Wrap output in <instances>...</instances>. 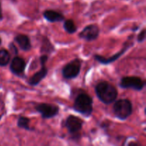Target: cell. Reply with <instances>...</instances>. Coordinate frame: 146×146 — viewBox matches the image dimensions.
I'll return each mask as SVG.
<instances>
[{
    "instance_id": "1",
    "label": "cell",
    "mask_w": 146,
    "mask_h": 146,
    "mask_svg": "<svg viewBox=\"0 0 146 146\" xmlns=\"http://www.w3.org/2000/svg\"><path fill=\"white\" fill-rule=\"evenodd\" d=\"M95 91L100 101L105 104H112L118 96V91L115 87L107 81L98 83L96 86Z\"/></svg>"
},
{
    "instance_id": "2",
    "label": "cell",
    "mask_w": 146,
    "mask_h": 146,
    "mask_svg": "<svg viewBox=\"0 0 146 146\" xmlns=\"http://www.w3.org/2000/svg\"><path fill=\"white\" fill-rule=\"evenodd\" d=\"M74 109L76 112L84 115H90L93 111V99L89 95L82 93L76 98Z\"/></svg>"
},
{
    "instance_id": "3",
    "label": "cell",
    "mask_w": 146,
    "mask_h": 146,
    "mask_svg": "<svg viewBox=\"0 0 146 146\" xmlns=\"http://www.w3.org/2000/svg\"><path fill=\"white\" fill-rule=\"evenodd\" d=\"M113 109L117 118L121 120H125L132 113L133 106L129 100L120 99L115 101Z\"/></svg>"
},
{
    "instance_id": "4",
    "label": "cell",
    "mask_w": 146,
    "mask_h": 146,
    "mask_svg": "<svg viewBox=\"0 0 146 146\" xmlns=\"http://www.w3.org/2000/svg\"><path fill=\"white\" fill-rule=\"evenodd\" d=\"M81 67V61L78 58L74 59L64 66L62 75L66 79H73L79 75Z\"/></svg>"
},
{
    "instance_id": "5",
    "label": "cell",
    "mask_w": 146,
    "mask_h": 146,
    "mask_svg": "<svg viewBox=\"0 0 146 146\" xmlns=\"http://www.w3.org/2000/svg\"><path fill=\"white\" fill-rule=\"evenodd\" d=\"M145 82L137 76L123 77L120 83V86L123 88H132L135 91H141L144 88Z\"/></svg>"
},
{
    "instance_id": "6",
    "label": "cell",
    "mask_w": 146,
    "mask_h": 146,
    "mask_svg": "<svg viewBox=\"0 0 146 146\" xmlns=\"http://www.w3.org/2000/svg\"><path fill=\"white\" fill-rule=\"evenodd\" d=\"M48 57L46 55H42L40 57V61L41 64V68L36 74H34L29 80L28 83L31 86H36L48 74V68L46 67V63Z\"/></svg>"
},
{
    "instance_id": "7",
    "label": "cell",
    "mask_w": 146,
    "mask_h": 146,
    "mask_svg": "<svg viewBox=\"0 0 146 146\" xmlns=\"http://www.w3.org/2000/svg\"><path fill=\"white\" fill-rule=\"evenodd\" d=\"M36 110L44 119L51 118L58 115L59 108L56 106L49 104H40L36 106Z\"/></svg>"
},
{
    "instance_id": "8",
    "label": "cell",
    "mask_w": 146,
    "mask_h": 146,
    "mask_svg": "<svg viewBox=\"0 0 146 146\" xmlns=\"http://www.w3.org/2000/svg\"><path fill=\"white\" fill-rule=\"evenodd\" d=\"M100 29L96 24H90L86 26L82 31L80 32L78 36L82 39L88 41H94L99 36Z\"/></svg>"
},
{
    "instance_id": "9",
    "label": "cell",
    "mask_w": 146,
    "mask_h": 146,
    "mask_svg": "<svg viewBox=\"0 0 146 146\" xmlns=\"http://www.w3.org/2000/svg\"><path fill=\"white\" fill-rule=\"evenodd\" d=\"M83 121L76 115H71L66 118L65 125L71 134H77L81 130Z\"/></svg>"
},
{
    "instance_id": "10",
    "label": "cell",
    "mask_w": 146,
    "mask_h": 146,
    "mask_svg": "<svg viewBox=\"0 0 146 146\" xmlns=\"http://www.w3.org/2000/svg\"><path fill=\"white\" fill-rule=\"evenodd\" d=\"M26 68V62L24 58L19 56H15L11 61L10 70L15 75L21 76L24 72Z\"/></svg>"
},
{
    "instance_id": "11",
    "label": "cell",
    "mask_w": 146,
    "mask_h": 146,
    "mask_svg": "<svg viewBox=\"0 0 146 146\" xmlns=\"http://www.w3.org/2000/svg\"><path fill=\"white\" fill-rule=\"evenodd\" d=\"M129 47H130V45L128 44H127L126 46L124 47V48H123V49L121 50V51H119L118 53H117V54H115V55L112 56L110 57V58H105V57L102 56L97 55V54H96V55H94V58H95L96 60H97L98 62L101 63V64H110V63L115 61V60L118 59L119 57H121V56H122L123 54L126 51V50L128 49Z\"/></svg>"
},
{
    "instance_id": "12",
    "label": "cell",
    "mask_w": 146,
    "mask_h": 146,
    "mask_svg": "<svg viewBox=\"0 0 146 146\" xmlns=\"http://www.w3.org/2000/svg\"><path fill=\"white\" fill-rule=\"evenodd\" d=\"M44 18L49 22H58L64 20V16L58 11H54L52 9L46 10L43 13Z\"/></svg>"
},
{
    "instance_id": "13",
    "label": "cell",
    "mask_w": 146,
    "mask_h": 146,
    "mask_svg": "<svg viewBox=\"0 0 146 146\" xmlns=\"http://www.w3.org/2000/svg\"><path fill=\"white\" fill-rule=\"evenodd\" d=\"M14 41L19 44L23 51H29L31 48V41L29 38L24 34H19L14 38Z\"/></svg>"
},
{
    "instance_id": "14",
    "label": "cell",
    "mask_w": 146,
    "mask_h": 146,
    "mask_svg": "<svg viewBox=\"0 0 146 146\" xmlns=\"http://www.w3.org/2000/svg\"><path fill=\"white\" fill-rule=\"evenodd\" d=\"M9 53L6 49H0V66H5L9 63L10 61Z\"/></svg>"
},
{
    "instance_id": "15",
    "label": "cell",
    "mask_w": 146,
    "mask_h": 146,
    "mask_svg": "<svg viewBox=\"0 0 146 146\" xmlns=\"http://www.w3.org/2000/svg\"><path fill=\"white\" fill-rule=\"evenodd\" d=\"M64 27L65 31L68 34H74L76 31L77 28L75 23L72 19H67L64 21Z\"/></svg>"
},
{
    "instance_id": "16",
    "label": "cell",
    "mask_w": 146,
    "mask_h": 146,
    "mask_svg": "<svg viewBox=\"0 0 146 146\" xmlns=\"http://www.w3.org/2000/svg\"><path fill=\"white\" fill-rule=\"evenodd\" d=\"M29 123V118H27V117L21 116L19 118L18 122H17V125L21 128H24L25 130H30Z\"/></svg>"
},
{
    "instance_id": "17",
    "label": "cell",
    "mask_w": 146,
    "mask_h": 146,
    "mask_svg": "<svg viewBox=\"0 0 146 146\" xmlns=\"http://www.w3.org/2000/svg\"><path fill=\"white\" fill-rule=\"evenodd\" d=\"M145 29H143L141 31V33L138 35V38H137V39H138V42H143V41L145 40Z\"/></svg>"
},
{
    "instance_id": "18",
    "label": "cell",
    "mask_w": 146,
    "mask_h": 146,
    "mask_svg": "<svg viewBox=\"0 0 146 146\" xmlns=\"http://www.w3.org/2000/svg\"><path fill=\"white\" fill-rule=\"evenodd\" d=\"M9 48L14 54H16V55H17V54H18V51H17V47H16L14 45V44H12V43L9 45Z\"/></svg>"
},
{
    "instance_id": "19",
    "label": "cell",
    "mask_w": 146,
    "mask_h": 146,
    "mask_svg": "<svg viewBox=\"0 0 146 146\" xmlns=\"http://www.w3.org/2000/svg\"><path fill=\"white\" fill-rule=\"evenodd\" d=\"M3 19L2 16V11H1V2H0V20H1Z\"/></svg>"
},
{
    "instance_id": "20",
    "label": "cell",
    "mask_w": 146,
    "mask_h": 146,
    "mask_svg": "<svg viewBox=\"0 0 146 146\" xmlns=\"http://www.w3.org/2000/svg\"><path fill=\"white\" fill-rule=\"evenodd\" d=\"M128 146H139V145H138V143H131L128 145Z\"/></svg>"
},
{
    "instance_id": "21",
    "label": "cell",
    "mask_w": 146,
    "mask_h": 146,
    "mask_svg": "<svg viewBox=\"0 0 146 146\" xmlns=\"http://www.w3.org/2000/svg\"><path fill=\"white\" fill-rule=\"evenodd\" d=\"M1 38H0V44H1Z\"/></svg>"
}]
</instances>
